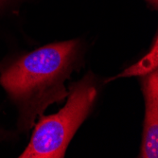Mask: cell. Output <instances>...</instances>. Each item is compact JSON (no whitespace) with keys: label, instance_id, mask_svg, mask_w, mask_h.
Instances as JSON below:
<instances>
[{"label":"cell","instance_id":"cell-6","mask_svg":"<svg viewBox=\"0 0 158 158\" xmlns=\"http://www.w3.org/2000/svg\"><path fill=\"white\" fill-rule=\"evenodd\" d=\"M10 133L4 130L3 128L0 127V142H2L4 140H7L8 138H10Z\"/></svg>","mask_w":158,"mask_h":158},{"label":"cell","instance_id":"cell-3","mask_svg":"<svg viewBox=\"0 0 158 158\" xmlns=\"http://www.w3.org/2000/svg\"><path fill=\"white\" fill-rule=\"evenodd\" d=\"M145 117L139 157H158V72L142 77Z\"/></svg>","mask_w":158,"mask_h":158},{"label":"cell","instance_id":"cell-1","mask_svg":"<svg viewBox=\"0 0 158 158\" xmlns=\"http://www.w3.org/2000/svg\"><path fill=\"white\" fill-rule=\"evenodd\" d=\"M81 58L78 40L44 46L0 64V85L18 111L17 128L27 133L53 103L67 98L65 81Z\"/></svg>","mask_w":158,"mask_h":158},{"label":"cell","instance_id":"cell-2","mask_svg":"<svg viewBox=\"0 0 158 158\" xmlns=\"http://www.w3.org/2000/svg\"><path fill=\"white\" fill-rule=\"evenodd\" d=\"M98 96L96 78L92 73L73 82L67 102L58 113L41 116L31 141L20 158H63L70 141L87 118Z\"/></svg>","mask_w":158,"mask_h":158},{"label":"cell","instance_id":"cell-4","mask_svg":"<svg viewBox=\"0 0 158 158\" xmlns=\"http://www.w3.org/2000/svg\"><path fill=\"white\" fill-rule=\"evenodd\" d=\"M157 66H158V39L157 36H155L152 48L143 58H141L135 64L127 67L124 71H122L121 73H119L116 77L108 79V81H111L118 78H126V77H135V76L144 77L156 71Z\"/></svg>","mask_w":158,"mask_h":158},{"label":"cell","instance_id":"cell-5","mask_svg":"<svg viewBox=\"0 0 158 158\" xmlns=\"http://www.w3.org/2000/svg\"><path fill=\"white\" fill-rule=\"evenodd\" d=\"M12 0H0V13H2L10 5Z\"/></svg>","mask_w":158,"mask_h":158},{"label":"cell","instance_id":"cell-7","mask_svg":"<svg viewBox=\"0 0 158 158\" xmlns=\"http://www.w3.org/2000/svg\"><path fill=\"white\" fill-rule=\"evenodd\" d=\"M146 1H147L152 8H154L155 10L157 9V7H158V0H146Z\"/></svg>","mask_w":158,"mask_h":158}]
</instances>
